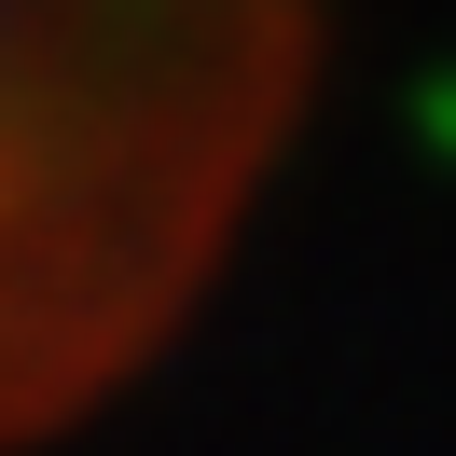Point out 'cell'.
I'll list each match as a JSON object with an SVG mask.
<instances>
[{
  "instance_id": "obj_1",
  "label": "cell",
  "mask_w": 456,
  "mask_h": 456,
  "mask_svg": "<svg viewBox=\"0 0 456 456\" xmlns=\"http://www.w3.org/2000/svg\"><path fill=\"white\" fill-rule=\"evenodd\" d=\"M305 97V0H0V456L139 387Z\"/></svg>"
}]
</instances>
